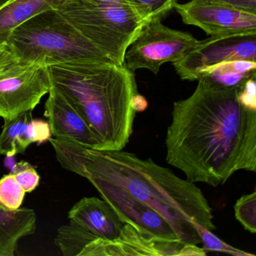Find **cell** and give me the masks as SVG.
Listing matches in <instances>:
<instances>
[{"mask_svg":"<svg viewBox=\"0 0 256 256\" xmlns=\"http://www.w3.org/2000/svg\"><path fill=\"white\" fill-rule=\"evenodd\" d=\"M216 1L238 11L256 16V0H216Z\"/></svg>","mask_w":256,"mask_h":256,"instance_id":"25","label":"cell"},{"mask_svg":"<svg viewBox=\"0 0 256 256\" xmlns=\"http://www.w3.org/2000/svg\"><path fill=\"white\" fill-rule=\"evenodd\" d=\"M12 174L25 192H31L38 187L40 176L34 166L29 162L22 161L14 166Z\"/></svg>","mask_w":256,"mask_h":256,"instance_id":"21","label":"cell"},{"mask_svg":"<svg viewBox=\"0 0 256 256\" xmlns=\"http://www.w3.org/2000/svg\"><path fill=\"white\" fill-rule=\"evenodd\" d=\"M193 94L174 102L166 161L187 180L212 186L235 172H256V110L238 98L240 88L200 78Z\"/></svg>","mask_w":256,"mask_h":256,"instance_id":"1","label":"cell"},{"mask_svg":"<svg viewBox=\"0 0 256 256\" xmlns=\"http://www.w3.org/2000/svg\"><path fill=\"white\" fill-rule=\"evenodd\" d=\"M50 82L84 118L102 150L124 149L132 134L138 95L134 73L113 62L74 61L48 66Z\"/></svg>","mask_w":256,"mask_h":256,"instance_id":"3","label":"cell"},{"mask_svg":"<svg viewBox=\"0 0 256 256\" xmlns=\"http://www.w3.org/2000/svg\"><path fill=\"white\" fill-rule=\"evenodd\" d=\"M176 256L174 252L160 242L144 238L137 230L125 223L120 234L114 240L91 241L79 256Z\"/></svg>","mask_w":256,"mask_h":256,"instance_id":"12","label":"cell"},{"mask_svg":"<svg viewBox=\"0 0 256 256\" xmlns=\"http://www.w3.org/2000/svg\"><path fill=\"white\" fill-rule=\"evenodd\" d=\"M48 94L44 106V116L48 119L54 138L102 150L98 136L62 92L52 84Z\"/></svg>","mask_w":256,"mask_h":256,"instance_id":"11","label":"cell"},{"mask_svg":"<svg viewBox=\"0 0 256 256\" xmlns=\"http://www.w3.org/2000/svg\"><path fill=\"white\" fill-rule=\"evenodd\" d=\"M62 0H10L0 8V46L5 44L11 32L34 16L56 10Z\"/></svg>","mask_w":256,"mask_h":256,"instance_id":"15","label":"cell"},{"mask_svg":"<svg viewBox=\"0 0 256 256\" xmlns=\"http://www.w3.org/2000/svg\"><path fill=\"white\" fill-rule=\"evenodd\" d=\"M238 98L247 108L256 110V77L248 79L238 90Z\"/></svg>","mask_w":256,"mask_h":256,"instance_id":"24","label":"cell"},{"mask_svg":"<svg viewBox=\"0 0 256 256\" xmlns=\"http://www.w3.org/2000/svg\"><path fill=\"white\" fill-rule=\"evenodd\" d=\"M50 88L48 66L16 61L0 72V118L34 110Z\"/></svg>","mask_w":256,"mask_h":256,"instance_id":"8","label":"cell"},{"mask_svg":"<svg viewBox=\"0 0 256 256\" xmlns=\"http://www.w3.org/2000/svg\"><path fill=\"white\" fill-rule=\"evenodd\" d=\"M88 1L97 2V4H120V5L132 6V4L130 2V0H88Z\"/></svg>","mask_w":256,"mask_h":256,"instance_id":"28","label":"cell"},{"mask_svg":"<svg viewBox=\"0 0 256 256\" xmlns=\"http://www.w3.org/2000/svg\"><path fill=\"white\" fill-rule=\"evenodd\" d=\"M28 136L31 144H42L49 140L52 136L49 122L32 118L28 126Z\"/></svg>","mask_w":256,"mask_h":256,"instance_id":"23","label":"cell"},{"mask_svg":"<svg viewBox=\"0 0 256 256\" xmlns=\"http://www.w3.org/2000/svg\"><path fill=\"white\" fill-rule=\"evenodd\" d=\"M178 256H206V252L204 248H200L194 244H185L180 250Z\"/></svg>","mask_w":256,"mask_h":256,"instance_id":"27","label":"cell"},{"mask_svg":"<svg viewBox=\"0 0 256 256\" xmlns=\"http://www.w3.org/2000/svg\"><path fill=\"white\" fill-rule=\"evenodd\" d=\"M25 194L24 190L11 173L0 179V204L6 209L8 210L19 209L23 203Z\"/></svg>","mask_w":256,"mask_h":256,"instance_id":"18","label":"cell"},{"mask_svg":"<svg viewBox=\"0 0 256 256\" xmlns=\"http://www.w3.org/2000/svg\"><path fill=\"white\" fill-rule=\"evenodd\" d=\"M198 42L188 32L164 26L162 20H151L128 46L124 65L133 73L146 70L156 74L162 65L178 62Z\"/></svg>","mask_w":256,"mask_h":256,"instance_id":"6","label":"cell"},{"mask_svg":"<svg viewBox=\"0 0 256 256\" xmlns=\"http://www.w3.org/2000/svg\"><path fill=\"white\" fill-rule=\"evenodd\" d=\"M90 182L124 223L132 226L144 238L172 248L178 256L185 244L161 214L113 184L98 180Z\"/></svg>","mask_w":256,"mask_h":256,"instance_id":"7","label":"cell"},{"mask_svg":"<svg viewBox=\"0 0 256 256\" xmlns=\"http://www.w3.org/2000/svg\"><path fill=\"white\" fill-rule=\"evenodd\" d=\"M199 234H200L204 251L206 250V251L220 252L227 253V254L236 256H254L253 254H250L228 245L212 234V230H208L204 228H200Z\"/></svg>","mask_w":256,"mask_h":256,"instance_id":"22","label":"cell"},{"mask_svg":"<svg viewBox=\"0 0 256 256\" xmlns=\"http://www.w3.org/2000/svg\"><path fill=\"white\" fill-rule=\"evenodd\" d=\"M37 215L30 208L8 210L0 204V256H13L19 241L35 233Z\"/></svg>","mask_w":256,"mask_h":256,"instance_id":"14","label":"cell"},{"mask_svg":"<svg viewBox=\"0 0 256 256\" xmlns=\"http://www.w3.org/2000/svg\"><path fill=\"white\" fill-rule=\"evenodd\" d=\"M8 1H10V0H0V8H1L2 6L5 5Z\"/></svg>","mask_w":256,"mask_h":256,"instance_id":"29","label":"cell"},{"mask_svg":"<svg viewBox=\"0 0 256 256\" xmlns=\"http://www.w3.org/2000/svg\"><path fill=\"white\" fill-rule=\"evenodd\" d=\"M16 59L10 52L6 44L0 46V72L16 62Z\"/></svg>","mask_w":256,"mask_h":256,"instance_id":"26","label":"cell"},{"mask_svg":"<svg viewBox=\"0 0 256 256\" xmlns=\"http://www.w3.org/2000/svg\"><path fill=\"white\" fill-rule=\"evenodd\" d=\"M235 60L256 62V35L210 36L199 41L173 66L182 80L193 82L208 68Z\"/></svg>","mask_w":256,"mask_h":256,"instance_id":"9","label":"cell"},{"mask_svg":"<svg viewBox=\"0 0 256 256\" xmlns=\"http://www.w3.org/2000/svg\"><path fill=\"white\" fill-rule=\"evenodd\" d=\"M56 10L118 65H124L127 48L150 22L131 5L62 0Z\"/></svg>","mask_w":256,"mask_h":256,"instance_id":"5","label":"cell"},{"mask_svg":"<svg viewBox=\"0 0 256 256\" xmlns=\"http://www.w3.org/2000/svg\"><path fill=\"white\" fill-rule=\"evenodd\" d=\"M6 44L16 60L24 64L50 66L74 61L113 62L58 10L31 18L11 32Z\"/></svg>","mask_w":256,"mask_h":256,"instance_id":"4","label":"cell"},{"mask_svg":"<svg viewBox=\"0 0 256 256\" xmlns=\"http://www.w3.org/2000/svg\"><path fill=\"white\" fill-rule=\"evenodd\" d=\"M32 120V110L4 119L0 134V155L12 157L25 152L31 144L28 136V126Z\"/></svg>","mask_w":256,"mask_h":256,"instance_id":"16","label":"cell"},{"mask_svg":"<svg viewBox=\"0 0 256 256\" xmlns=\"http://www.w3.org/2000/svg\"><path fill=\"white\" fill-rule=\"evenodd\" d=\"M68 217L70 222L101 239L118 238L125 224L108 203L97 197L80 199L71 208Z\"/></svg>","mask_w":256,"mask_h":256,"instance_id":"13","label":"cell"},{"mask_svg":"<svg viewBox=\"0 0 256 256\" xmlns=\"http://www.w3.org/2000/svg\"><path fill=\"white\" fill-rule=\"evenodd\" d=\"M236 220L246 230L256 233V192L244 194L236 200L234 205Z\"/></svg>","mask_w":256,"mask_h":256,"instance_id":"19","label":"cell"},{"mask_svg":"<svg viewBox=\"0 0 256 256\" xmlns=\"http://www.w3.org/2000/svg\"><path fill=\"white\" fill-rule=\"evenodd\" d=\"M56 160L66 170L88 180L113 184L164 216L184 244H202L199 230L216 229L208 200L194 182L170 169L130 152L100 150L50 138Z\"/></svg>","mask_w":256,"mask_h":256,"instance_id":"2","label":"cell"},{"mask_svg":"<svg viewBox=\"0 0 256 256\" xmlns=\"http://www.w3.org/2000/svg\"><path fill=\"white\" fill-rule=\"evenodd\" d=\"M256 62L235 60L208 68L200 78L224 88H240L248 79L256 77Z\"/></svg>","mask_w":256,"mask_h":256,"instance_id":"17","label":"cell"},{"mask_svg":"<svg viewBox=\"0 0 256 256\" xmlns=\"http://www.w3.org/2000/svg\"><path fill=\"white\" fill-rule=\"evenodd\" d=\"M186 24L210 36L256 35V16L223 5L216 0H190L174 7Z\"/></svg>","mask_w":256,"mask_h":256,"instance_id":"10","label":"cell"},{"mask_svg":"<svg viewBox=\"0 0 256 256\" xmlns=\"http://www.w3.org/2000/svg\"><path fill=\"white\" fill-rule=\"evenodd\" d=\"M178 0H130L139 12L151 20H162L173 10Z\"/></svg>","mask_w":256,"mask_h":256,"instance_id":"20","label":"cell"}]
</instances>
